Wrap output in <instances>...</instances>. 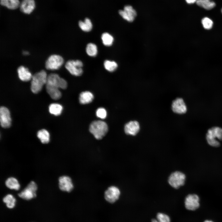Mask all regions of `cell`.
I'll use <instances>...</instances> for the list:
<instances>
[{
    "mask_svg": "<svg viewBox=\"0 0 222 222\" xmlns=\"http://www.w3.org/2000/svg\"><path fill=\"white\" fill-rule=\"evenodd\" d=\"M47 76L46 72L42 70L32 76L31 82V90L34 93H37L46 84Z\"/></svg>",
    "mask_w": 222,
    "mask_h": 222,
    "instance_id": "cell-1",
    "label": "cell"
},
{
    "mask_svg": "<svg viewBox=\"0 0 222 222\" xmlns=\"http://www.w3.org/2000/svg\"><path fill=\"white\" fill-rule=\"evenodd\" d=\"M206 139L210 146L218 147L220 146L219 141H222V128L218 126H214L210 128L206 135Z\"/></svg>",
    "mask_w": 222,
    "mask_h": 222,
    "instance_id": "cell-2",
    "label": "cell"
},
{
    "mask_svg": "<svg viewBox=\"0 0 222 222\" xmlns=\"http://www.w3.org/2000/svg\"><path fill=\"white\" fill-rule=\"evenodd\" d=\"M89 130L96 139H101L107 133L108 126L104 121H95L90 125Z\"/></svg>",
    "mask_w": 222,
    "mask_h": 222,
    "instance_id": "cell-3",
    "label": "cell"
},
{
    "mask_svg": "<svg viewBox=\"0 0 222 222\" xmlns=\"http://www.w3.org/2000/svg\"><path fill=\"white\" fill-rule=\"evenodd\" d=\"M186 179V176L184 173L177 171L170 175L168 179V182L171 187L177 189L184 184Z\"/></svg>",
    "mask_w": 222,
    "mask_h": 222,
    "instance_id": "cell-4",
    "label": "cell"
},
{
    "mask_svg": "<svg viewBox=\"0 0 222 222\" xmlns=\"http://www.w3.org/2000/svg\"><path fill=\"white\" fill-rule=\"evenodd\" d=\"M38 187L34 181H31L24 189L18 194L20 198L26 200H29L35 197Z\"/></svg>",
    "mask_w": 222,
    "mask_h": 222,
    "instance_id": "cell-5",
    "label": "cell"
},
{
    "mask_svg": "<svg viewBox=\"0 0 222 222\" xmlns=\"http://www.w3.org/2000/svg\"><path fill=\"white\" fill-rule=\"evenodd\" d=\"M83 64L79 60H69L65 64V67L72 75L76 76H81L83 72Z\"/></svg>",
    "mask_w": 222,
    "mask_h": 222,
    "instance_id": "cell-6",
    "label": "cell"
},
{
    "mask_svg": "<svg viewBox=\"0 0 222 222\" xmlns=\"http://www.w3.org/2000/svg\"><path fill=\"white\" fill-rule=\"evenodd\" d=\"M46 84L53 86L59 89H65L67 86V81L55 73H51L47 76Z\"/></svg>",
    "mask_w": 222,
    "mask_h": 222,
    "instance_id": "cell-7",
    "label": "cell"
},
{
    "mask_svg": "<svg viewBox=\"0 0 222 222\" xmlns=\"http://www.w3.org/2000/svg\"><path fill=\"white\" fill-rule=\"evenodd\" d=\"M63 58L61 56L53 55L50 56L45 63L46 68L49 70L58 69L64 63Z\"/></svg>",
    "mask_w": 222,
    "mask_h": 222,
    "instance_id": "cell-8",
    "label": "cell"
},
{
    "mask_svg": "<svg viewBox=\"0 0 222 222\" xmlns=\"http://www.w3.org/2000/svg\"><path fill=\"white\" fill-rule=\"evenodd\" d=\"M121 194L119 189L115 186L109 187L105 191L104 197L105 200L110 203L115 202L119 199Z\"/></svg>",
    "mask_w": 222,
    "mask_h": 222,
    "instance_id": "cell-9",
    "label": "cell"
},
{
    "mask_svg": "<svg viewBox=\"0 0 222 222\" xmlns=\"http://www.w3.org/2000/svg\"><path fill=\"white\" fill-rule=\"evenodd\" d=\"M199 198L195 194H190L187 195L185 199V206L186 208L190 210H195L199 206Z\"/></svg>",
    "mask_w": 222,
    "mask_h": 222,
    "instance_id": "cell-10",
    "label": "cell"
},
{
    "mask_svg": "<svg viewBox=\"0 0 222 222\" xmlns=\"http://www.w3.org/2000/svg\"><path fill=\"white\" fill-rule=\"evenodd\" d=\"M58 186L59 189L63 191L69 192L74 188V186L71 178L68 176L63 175L58 179Z\"/></svg>",
    "mask_w": 222,
    "mask_h": 222,
    "instance_id": "cell-11",
    "label": "cell"
},
{
    "mask_svg": "<svg viewBox=\"0 0 222 222\" xmlns=\"http://www.w3.org/2000/svg\"><path fill=\"white\" fill-rule=\"evenodd\" d=\"M118 12L124 19L130 22L133 21L137 15L135 10L132 6L128 5L125 6L123 10H120Z\"/></svg>",
    "mask_w": 222,
    "mask_h": 222,
    "instance_id": "cell-12",
    "label": "cell"
},
{
    "mask_svg": "<svg viewBox=\"0 0 222 222\" xmlns=\"http://www.w3.org/2000/svg\"><path fill=\"white\" fill-rule=\"evenodd\" d=\"M0 121L1 126L3 128H8L11 125L10 111L7 108L4 106L1 107L0 109Z\"/></svg>",
    "mask_w": 222,
    "mask_h": 222,
    "instance_id": "cell-13",
    "label": "cell"
},
{
    "mask_svg": "<svg viewBox=\"0 0 222 222\" xmlns=\"http://www.w3.org/2000/svg\"><path fill=\"white\" fill-rule=\"evenodd\" d=\"M171 108L175 113L179 114L185 113L187 110V106L183 100L181 98H177L173 101Z\"/></svg>",
    "mask_w": 222,
    "mask_h": 222,
    "instance_id": "cell-14",
    "label": "cell"
},
{
    "mask_svg": "<svg viewBox=\"0 0 222 222\" xmlns=\"http://www.w3.org/2000/svg\"><path fill=\"white\" fill-rule=\"evenodd\" d=\"M21 11L26 14H31L35 7L34 0H22L19 6Z\"/></svg>",
    "mask_w": 222,
    "mask_h": 222,
    "instance_id": "cell-15",
    "label": "cell"
},
{
    "mask_svg": "<svg viewBox=\"0 0 222 222\" xmlns=\"http://www.w3.org/2000/svg\"><path fill=\"white\" fill-rule=\"evenodd\" d=\"M140 125L137 121H131L127 123L124 126V131L128 135L134 136L139 131Z\"/></svg>",
    "mask_w": 222,
    "mask_h": 222,
    "instance_id": "cell-16",
    "label": "cell"
},
{
    "mask_svg": "<svg viewBox=\"0 0 222 222\" xmlns=\"http://www.w3.org/2000/svg\"><path fill=\"white\" fill-rule=\"evenodd\" d=\"M19 79L24 81H28L32 79V76L28 69L23 66H20L17 70Z\"/></svg>",
    "mask_w": 222,
    "mask_h": 222,
    "instance_id": "cell-17",
    "label": "cell"
},
{
    "mask_svg": "<svg viewBox=\"0 0 222 222\" xmlns=\"http://www.w3.org/2000/svg\"><path fill=\"white\" fill-rule=\"evenodd\" d=\"M46 90L50 97L53 99L57 100L61 97V93L59 88L53 86L46 84Z\"/></svg>",
    "mask_w": 222,
    "mask_h": 222,
    "instance_id": "cell-18",
    "label": "cell"
},
{
    "mask_svg": "<svg viewBox=\"0 0 222 222\" xmlns=\"http://www.w3.org/2000/svg\"><path fill=\"white\" fill-rule=\"evenodd\" d=\"M6 187L11 190H18L20 187V185L17 179L10 177L7 178L5 181Z\"/></svg>",
    "mask_w": 222,
    "mask_h": 222,
    "instance_id": "cell-19",
    "label": "cell"
},
{
    "mask_svg": "<svg viewBox=\"0 0 222 222\" xmlns=\"http://www.w3.org/2000/svg\"><path fill=\"white\" fill-rule=\"evenodd\" d=\"M1 5L10 10H15L19 7V0H0Z\"/></svg>",
    "mask_w": 222,
    "mask_h": 222,
    "instance_id": "cell-20",
    "label": "cell"
},
{
    "mask_svg": "<svg viewBox=\"0 0 222 222\" xmlns=\"http://www.w3.org/2000/svg\"><path fill=\"white\" fill-rule=\"evenodd\" d=\"M93 98V95L91 92L86 91L80 93L79 96V100L80 103L85 104L91 102Z\"/></svg>",
    "mask_w": 222,
    "mask_h": 222,
    "instance_id": "cell-21",
    "label": "cell"
},
{
    "mask_svg": "<svg viewBox=\"0 0 222 222\" xmlns=\"http://www.w3.org/2000/svg\"><path fill=\"white\" fill-rule=\"evenodd\" d=\"M197 4L207 10H210L216 6L215 3L212 0H197Z\"/></svg>",
    "mask_w": 222,
    "mask_h": 222,
    "instance_id": "cell-22",
    "label": "cell"
},
{
    "mask_svg": "<svg viewBox=\"0 0 222 222\" xmlns=\"http://www.w3.org/2000/svg\"><path fill=\"white\" fill-rule=\"evenodd\" d=\"M37 136L43 144H47L50 141V134L48 131L45 129H42L38 131Z\"/></svg>",
    "mask_w": 222,
    "mask_h": 222,
    "instance_id": "cell-23",
    "label": "cell"
},
{
    "mask_svg": "<svg viewBox=\"0 0 222 222\" xmlns=\"http://www.w3.org/2000/svg\"><path fill=\"white\" fill-rule=\"evenodd\" d=\"M79 26L80 28L85 32L90 31L92 27V23L88 18H86L84 21H80L79 22Z\"/></svg>",
    "mask_w": 222,
    "mask_h": 222,
    "instance_id": "cell-24",
    "label": "cell"
},
{
    "mask_svg": "<svg viewBox=\"0 0 222 222\" xmlns=\"http://www.w3.org/2000/svg\"><path fill=\"white\" fill-rule=\"evenodd\" d=\"M3 201L8 208L11 209L15 206L16 199L12 195L8 194L3 197Z\"/></svg>",
    "mask_w": 222,
    "mask_h": 222,
    "instance_id": "cell-25",
    "label": "cell"
},
{
    "mask_svg": "<svg viewBox=\"0 0 222 222\" xmlns=\"http://www.w3.org/2000/svg\"><path fill=\"white\" fill-rule=\"evenodd\" d=\"M62 109V106L57 103L51 104L49 107L50 113L55 116H58L61 114Z\"/></svg>",
    "mask_w": 222,
    "mask_h": 222,
    "instance_id": "cell-26",
    "label": "cell"
},
{
    "mask_svg": "<svg viewBox=\"0 0 222 222\" xmlns=\"http://www.w3.org/2000/svg\"><path fill=\"white\" fill-rule=\"evenodd\" d=\"M86 51L89 56L95 57L97 56L98 52L97 47L93 43H89L86 46Z\"/></svg>",
    "mask_w": 222,
    "mask_h": 222,
    "instance_id": "cell-27",
    "label": "cell"
},
{
    "mask_svg": "<svg viewBox=\"0 0 222 222\" xmlns=\"http://www.w3.org/2000/svg\"><path fill=\"white\" fill-rule=\"evenodd\" d=\"M101 39L103 44L106 46H111L114 41L113 36L107 32H105L102 34Z\"/></svg>",
    "mask_w": 222,
    "mask_h": 222,
    "instance_id": "cell-28",
    "label": "cell"
},
{
    "mask_svg": "<svg viewBox=\"0 0 222 222\" xmlns=\"http://www.w3.org/2000/svg\"><path fill=\"white\" fill-rule=\"evenodd\" d=\"M104 66L106 70L111 72L115 71L118 67L117 64L116 62L108 60L104 61Z\"/></svg>",
    "mask_w": 222,
    "mask_h": 222,
    "instance_id": "cell-29",
    "label": "cell"
},
{
    "mask_svg": "<svg viewBox=\"0 0 222 222\" xmlns=\"http://www.w3.org/2000/svg\"><path fill=\"white\" fill-rule=\"evenodd\" d=\"M201 23L203 27L206 29L209 30L212 27L213 22L209 18L205 17L203 18L201 21Z\"/></svg>",
    "mask_w": 222,
    "mask_h": 222,
    "instance_id": "cell-30",
    "label": "cell"
},
{
    "mask_svg": "<svg viewBox=\"0 0 222 222\" xmlns=\"http://www.w3.org/2000/svg\"><path fill=\"white\" fill-rule=\"evenodd\" d=\"M156 218L159 222H171L170 218L169 216L163 213H158Z\"/></svg>",
    "mask_w": 222,
    "mask_h": 222,
    "instance_id": "cell-31",
    "label": "cell"
},
{
    "mask_svg": "<svg viewBox=\"0 0 222 222\" xmlns=\"http://www.w3.org/2000/svg\"><path fill=\"white\" fill-rule=\"evenodd\" d=\"M96 114L98 117L102 119H104L106 117L107 112L104 108H99L96 111Z\"/></svg>",
    "mask_w": 222,
    "mask_h": 222,
    "instance_id": "cell-32",
    "label": "cell"
},
{
    "mask_svg": "<svg viewBox=\"0 0 222 222\" xmlns=\"http://www.w3.org/2000/svg\"><path fill=\"white\" fill-rule=\"evenodd\" d=\"M186 2L188 4H191L196 2L197 0H185Z\"/></svg>",
    "mask_w": 222,
    "mask_h": 222,
    "instance_id": "cell-33",
    "label": "cell"
},
{
    "mask_svg": "<svg viewBox=\"0 0 222 222\" xmlns=\"http://www.w3.org/2000/svg\"><path fill=\"white\" fill-rule=\"evenodd\" d=\"M23 54L25 55H27L29 54V52L28 51H24L23 53Z\"/></svg>",
    "mask_w": 222,
    "mask_h": 222,
    "instance_id": "cell-34",
    "label": "cell"
},
{
    "mask_svg": "<svg viewBox=\"0 0 222 222\" xmlns=\"http://www.w3.org/2000/svg\"><path fill=\"white\" fill-rule=\"evenodd\" d=\"M152 222H159L157 219H153L152 220Z\"/></svg>",
    "mask_w": 222,
    "mask_h": 222,
    "instance_id": "cell-35",
    "label": "cell"
},
{
    "mask_svg": "<svg viewBox=\"0 0 222 222\" xmlns=\"http://www.w3.org/2000/svg\"><path fill=\"white\" fill-rule=\"evenodd\" d=\"M204 222H212V221H210V220H207L205 221Z\"/></svg>",
    "mask_w": 222,
    "mask_h": 222,
    "instance_id": "cell-36",
    "label": "cell"
},
{
    "mask_svg": "<svg viewBox=\"0 0 222 222\" xmlns=\"http://www.w3.org/2000/svg\"><path fill=\"white\" fill-rule=\"evenodd\" d=\"M221 13H222V9H221Z\"/></svg>",
    "mask_w": 222,
    "mask_h": 222,
    "instance_id": "cell-37",
    "label": "cell"
}]
</instances>
